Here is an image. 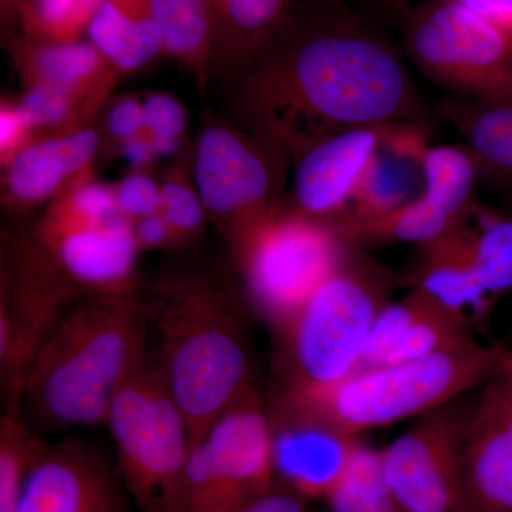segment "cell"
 <instances>
[{"instance_id":"1","label":"cell","mask_w":512,"mask_h":512,"mask_svg":"<svg viewBox=\"0 0 512 512\" xmlns=\"http://www.w3.org/2000/svg\"><path fill=\"white\" fill-rule=\"evenodd\" d=\"M244 106L266 146L293 160L353 128L429 120L402 50L350 8L308 0L241 70Z\"/></svg>"},{"instance_id":"2","label":"cell","mask_w":512,"mask_h":512,"mask_svg":"<svg viewBox=\"0 0 512 512\" xmlns=\"http://www.w3.org/2000/svg\"><path fill=\"white\" fill-rule=\"evenodd\" d=\"M151 303L93 296L76 303L45 343L20 394L26 423L40 431L106 424L123 383L147 357Z\"/></svg>"},{"instance_id":"3","label":"cell","mask_w":512,"mask_h":512,"mask_svg":"<svg viewBox=\"0 0 512 512\" xmlns=\"http://www.w3.org/2000/svg\"><path fill=\"white\" fill-rule=\"evenodd\" d=\"M151 308L160 339L154 362L194 446L252 386L244 329L222 293L195 279L164 282Z\"/></svg>"},{"instance_id":"4","label":"cell","mask_w":512,"mask_h":512,"mask_svg":"<svg viewBox=\"0 0 512 512\" xmlns=\"http://www.w3.org/2000/svg\"><path fill=\"white\" fill-rule=\"evenodd\" d=\"M503 349L473 340L424 359L359 369L326 386L284 389L276 409L359 437L423 416L484 386L500 370Z\"/></svg>"},{"instance_id":"5","label":"cell","mask_w":512,"mask_h":512,"mask_svg":"<svg viewBox=\"0 0 512 512\" xmlns=\"http://www.w3.org/2000/svg\"><path fill=\"white\" fill-rule=\"evenodd\" d=\"M393 286L386 266L349 245L335 271L279 330L284 389L326 386L356 372Z\"/></svg>"},{"instance_id":"6","label":"cell","mask_w":512,"mask_h":512,"mask_svg":"<svg viewBox=\"0 0 512 512\" xmlns=\"http://www.w3.org/2000/svg\"><path fill=\"white\" fill-rule=\"evenodd\" d=\"M106 426L138 512L180 511L191 434L154 360L146 357L120 387Z\"/></svg>"},{"instance_id":"7","label":"cell","mask_w":512,"mask_h":512,"mask_svg":"<svg viewBox=\"0 0 512 512\" xmlns=\"http://www.w3.org/2000/svg\"><path fill=\"white\" fill-rule=\"evenodd\" d=\"M232 239L249 301L278 332L335 271L349 247L333 222L276 208Z\"/></svg>"},{"instance_id":"8","label":"cell","mask_w":512,"mask_h":512,"mask_svg":"<svg viewBox=\"0 0 512 512\" xmlns=\"http://www.w3.org/2000/svg\"><path fill=\"white\" fill-rule=\"evenodd\" d=\"M407 57L451 96L512 101V37L457 0H424L404 13Z\"/></svg>"},{"instance_id":"9","label":"cell","mask_w":512,"mask_h":512,"mask_svg":"<svg viewBox=\"0 0 512 512\" xmlns=\"http://www.w3.org/2000/svg\"><path fill=\"white\" fill-rule=\"evenodd\" d=\"M275 481L271 414L252 384L191 447L178 512H237Z\"/></svg>"},{"instance_id":"10","label":"cell","mask_w":512,"mask_h":512,"mask_svg":"<svg viewBox=\"0 0 512 512\" xmlns=\"http://www.w3.org/2000/svg\"><path fill=\"white\" fill-rule=\"evenodd\" d=\"M80 289L37 241L16 249L0 293V380L5 412H18L36 356L76 303Z\"/></svg>"},{"instance_id":"11","label":"cell","mask_w":512,"mask_h":512,"mask_svg":"<svg viewBox=\"0 0 512 512\" xmlns=\"http://www.w3.org/2000/svg\"><path fill=\"white\" fill-rule=\"evenodd\" d=\"M471 409L456 400L380 450L384 478L399 512H454Z\"/></svg>"},{"instance_id":"12","label":"cell","mask_w":512,"mask_h":512,"mask_svg":"<svg viewBox=\"0 0 512 512\" xmlns=\"http://www.w3.org/2000/svg\"><path fill=\"white\" fill-rule=\"evenodd\" d=\"M471 409L454 512H512V373L501 365Z\"/></svg>"},{"instance_id":"13","label":"cell","mask_w":512,"mask_h":512,"mask_svg":"<svg viewBox=\"0 0 512 512\" xmlns=\"http://www.w3.org/2000/svg\"><path fill=\"white\" fill-rule=\"evenodd\" d=\"M36 241L77 288L94 296H133L140 247L128 218L92 222L53 210Z\"/></svg>"},{"instance_id":"14","label":"cell","mask_w":512,"mask_h":512,"mask_svg":"<svg viewBox=\"0 0 512 512\" xmlns=\"http://www.w3.org/2000/svg\"><path fill=\"white\" fill-rule=\"evenodd\" d=\"M194 171L202 204L229 222L232 235L274 208V171L268 158L228 128L204 130Z\"/></svg>"},{"instance_id":"15","label":"cell","mask_w":512,"mask_h":512,"mask_svg":"<svg viewBox=\"0 0 512 512\" xmlns=\"http://www.w3.org/2000/svg\"><path fill=\"white\" fill-rule=\"evenodd\" d=\"M120 474L77 440L47 446L30 471L16 512H134Z\"/></svg>"},{"instance_id":"16","label":"cell","mask_w":512,"mask_h":512,"mask_svg":"<svg viewBox=\"0 0 512 512\" xmlns=\"http://www.w3.org/2000/svg\"><path fill=\"white\" fill-rule=\"evenodd\" d=\"M269 414L276 480L309 501L328 500L355 456L359 437L276 407Z\"/></svg>"},{"instance_id":"17","label":"cell","mask_w":512,"mask_h":512,"mask_svg":"<svg viewBox=\"0 0 512 512\" xmlns=\"http://www.w3.org/2000/svg\"><path fill=\"white\" fill-rule=\"evenodd\" d=\"M430 124L429 120L386 124L375 153L360 175L348 211L333 221L382 217L420 198Z\"/></svg>"},{"instance_id":"18","label":"cell","mask_w":512,"mask_h":512,"mask_svg":"<svg viewBox=\"0 0 512 512\" xmlns=\"http://www.w3.org/2000/svg\"><path fill=\"white\" fill-rule=\"evenodd\" d=\"M384 127L353 128L306 150L296 160L293 210L326 221L345 214Z\"/></svg>"},{"instance_id":"19","label":"cell","mask_w":512,"mask_h":512,"mask_svg":"<svg viewBox=\"0 0 512 512\" xmlns=\"http://www.w3.org/2000/svg\"><path fill=\"white\" fill-rule=\"evenodd\" d=\"M464 225L419 247L409 282L413 291L468 326L490 296L478 281Z\"/></svg>"},{"instance_id":"20","label":"cell","mask_w":512,"mask_h":512,"mask_svg":"<svg viewBox=\"0 0 512 512\" xmlns=\"http://www.w3.org/2000/svg\"><path fill=\"white\" fill-rule=\"evenodd\" d=\"M295 0H211L212 64L244 70L279 35Z\"/></svg>"},{"instance_id":"21","label":"cell","mask_w":512,"mask_h":512,"mask_svg":"<svg viewBox=\"0 0 512 512\" xmlns=\"http://www.w3.org/2000/svg\"><path fill=\"white\" fill-rule=\"evenodd\" d=\"M99 147V136L87 128L23 147L8 163L9 197L19 205L47 200L93 160Z\"/></svg>"},{"instance_id":"22","label":"cell","mask_w":512,"mask_h":512,"mask_svg":"<svg viewBox=\"0 0 512 512\" xmlns=\"http://www.w3.org/2000/svg\"><path fill=\"white\" fill-rule=\"evenodd\" d=\"M437 113L466 138L481 180L512 195V101L483 103L448 96Z\"/></svg>"},{"instance_id":"23","label":"cell","mask_w":512,"mask_h":512,"mask_svg":"<svg viewBox=\"0 0 512 512\" xmlns=\"http://www.w3.org/2000/svg\"><path fill=\"white\" fill-rule=\"evenodd\" d=\"M86 36L110 66L121 72L141 69L165 53L163 33L148 0H104Z\"/></svg>"},{"instance_id":"24","label":"cell","mask_w":512,"mask_h":512,"mask_svg":"<svg viewBox=\"0 0 512 512\" xmlns=\"http://www.w3.org/2000/svg\"><path fill=\"white\" fill-rule=\"evenodd\" d=\"M32 84H46L79 97L110 63L89 40L56 42L25 36L16 46Z\"/></svg>"},{"instance_id":"25","label":"cell","mask_w":512,"mask_h":512,"mask_svg":"<svg viewBox=\"0 0 512 512\" xmlns=\"http://www.w3.org/2000/svg\"><path fill=\"white\" fill-rule=\"evenodd\" d=\"M330 222L338 228L349 245L362 249L372 245L392 244H414L421 247L466 224L439 210L423 195L382 217Z\"/></svg>"},{"instance_id":"26","label":"cell","mask_w":512,"mask_h":512,"mask_svg":"<svg viewBox=\"0 0 512 512\" xmlns=\"http://www.w3.org/2000/svg\"><path fill=\"white\" fill-rule=\"evenodd\" d=\"M423 197L454 220L467 222L476 212L480 167L464 146H430L423 163Z\"/></svg>"},{"instance_id":"27","label":"cell","mask_w":512,"mask_h":512,"mask_svg":"<svg viewBox=\"0 0 512 512\" xmlns=\"http://www.w3.org/2000/svg\"><path fill=\"white\" fill-rule=\"evenodd\" d=\"M167 55L204 79L212 66L211 0H148Z\"/></svg>"},{"instance_id":"28","label":"cell","mask_w":512,"mask_h":512,"mask_svg":"<svg viewBox=\"0 0 512 512\" xmlns=\"http://www.w3.org/2000/svg\"><path fill=\"white\" fill-rule=\"evenodd\" d=\"M477 224L466 228L471 261L488 296L512 292V214L478 208Z\"/></svg>"},{"instance_id":"29","label":"cell","mask_w":512,"mask_h":512,"mask_svg":"<svg viewBox=\"0 0 512 512\" xmlns=\"http://www.w3.org/2000/svg\"><path fill=\"white\" fill-rule=\"evenodd\" d=\"M49 444L40 439L20 412H3L0 420V512L18 511L32 468Z\"/></svg>"},{"instance_id":"30","label":"cell","mask_w":512,"mask_h":512,"mask_svg":"<svg viewBox=\"0 0 512 512\" xmlns=\"http://www.w3.org/2000/svg\"><path fill=\"white\" fill-rule=\"evenodd\" d=\"M326 503L330 512H399L384 478L379 451L360 441L345 476Z\"/></svg>"},{"instance_id":"31","label":"cell","mask_w":512,"mask_h":512,"mask_svg":"<svg viewBox=\"0 0 512 512\" xmlns=\"http://www.w3.org/2000/svg\"><path fill=\"white\" fill-rule=\"evenodd\" d=\"M104 0H22L16 10L25 36L74 42L82 39Z\"/></svg>"},{"instance_id":"32","label":"cell","mask_w":512,"mask_h":512,"mask_svg":"<svg viewBox=\"0 0 512 512\" xmlns=\"http://www.w3.org/2000/svg\"><path fill=\"white\" fill-rule=\"evenodd\" d=\"M144 134L156 154L173 153L183 136L187 116L180 101L167 94H153L143 103Z\"/></svg>"},{"instance_id":"33","label":"cell","mask_w":512,"mask_h":512,"mask_svg":"<svg viewBox=\"0 0 512 512\" xmlns=\"http://www.w3.org/2000/svg\"><path fill=\"white\" fill-rule=\"evenodd\" d=\"M77 96L46 84H32L18 104L29 127H55L66 123L74 113Z\"/></svg>"},{"instance_id":"34","label":"cell","mask_w":512,"mask_h":512,"mask_svg":"<svg viewBox=\"0 0 512 512\" xmlns=\"http://www.w3.org/2000/svg\"><path fill=\"white\" fill-rule=\"evenodd\" d=\"M204 204L200 194L178 181H167L161 187L160 214L170 225L174 238H188L204 221Z\"/></svg>"},{"instance_id":"35","label":"cell","mask_w":512,"mask_h":512,"mask_svg":"<svg viewBox=\"0 0 512 512\" xmlns=\"http://www.w3.org/2000/svg\"><path fill=\"white\" fill-rule=\"evenodd\" d=\"M55 210L77 220L92 222H111L128 218L117 204L116 191L97 183L84 184L77 188L62 204L57 205Z\"/></svg>"},{"instance_id":"36","label":"cell","mask_w":512,"mask_h":512,"mask_svg":"<svg viewBox=\"0 0 512 512\" xmlns=\"http://www.w3.org/2000/svg\"><path fill=\"white\" fill-rule=\"evenodd\" d=\"M116 200L120 210L131 221L141 220L160 212L161 187L148 175L131 174L121 181L116 190Z\"/></svg>"},{"instance_id":"37","label":"cell","mask_w":512,"mask_h":512,"mask_svg":"<svg viewBox=\"0 0 512 512\" xmlns=\"http://www.w3.org/2000/svg\"><path fill=\"white\" fill-rule=\"evenodd\" d=\"M311 501L276 480L268 490L237 512H308Z\"/></svg>"},{"instance_id":"38","label":"cell","mask_w":512,"mask_h":512,"mask_svg":"<svg viewBox=\"0 0 512 512\" xmlns=\"http://www.w3.org/2000/svg\"><path fill=\"white\" fill-rule=\"evenodd\" d=\"M107 128L111 136L124 143L143 134V103L136 100L119 101L107 116Z\"/></svg>"},{"instance_id":"39","label":"cell","mask_w":512,"mask_h":512,"mask_svg":"<svg viewBox=\"0 0 512 512\" xmlns=\"http://www.w3.org/2000/svg\"><path fill=\"white\" fill-rule=\"evenodd\" d=\"M32 128L19 113L18 107H3L0 114V148L3 160H12L22 150L23 141Z\"/></svg>"},{"instance_id":"40","label":"cell","mask_w":512,"mask_h":512,"mask_svg":"<svg viewBox=\"0 0 512 512\" xmlns=\"http://www.w3.org/2000/svg\"><path fill=\"white\" fill-rule=\"evenodd\" d=\"M478 18L512 37V0H457Z\"/></svg>"},{"instance_id":"41","label":"cell","mask_w":512,"mask_h":512,"mask_svg":"<svg viewBox=\"0 0 512 512\" xmlns=\"http://www.w3.org/2000/svg\"><path fill=\"white\" fill-rule=\"evenodd\" d=\"M134 234L140 249L160 248L170 239H175L170 225L160 212L137 220L134 224Z\"/></svg>"},{"instance_id":"42","label":"cell","mask_w":512,"mask_h":512,"mask_svg":"<svg viewBox=\"0 0 512 512\" xmlns=\"http://www.w3.org/2000/svg\"><path fill=\"white\" fill-rule=\"evenodd\" d=\"M124 156H126L131 164L144 165L147 164L151 158L157 156V154L156 151H154L150 138L143 133L124 143Z\"/></svg>"},{"instance_id":"43","label":"cell","mask_w":512,"mask_h":512,"mask_svg":"<svg viewBox=\"0 0 512 512\" xmlns=\"http://www.w3.org/2000/svg\"><path fill=\"white\" fill-rule=\"evenodd\" d=\"M372 2L400 15H404L410 9V0H372Z\"/></svg>"},{"instance_id":"44","label":"cell","mask_w":512,"mask_h":512,"mask_svg":"<svg viewBox=\"0 0 512 512\" xmlns=\"http://www.w3.org/2000/svg\"><path fill=\"white\" fill-rule=\"evenodd\" d=\"M20 2H22V0H2L3 16H10L12 13H16Z\"/></svg>"},{"instance_id":"45","label":"cell","mask_w":512,"mask_h":512,"mask_svg":"<svg viewBox=\"0 0 512 512\" xmlns=\"http://www.w3.org/2000/svg\"><path fill=\"white\" fill-rule=\"evenodd\" d=\"M501 365L505 367V369L510 370L512 373V350L503 349V355H501Z\"/></svg>"},{"instance_id":"46","label":"cell","mask_w":512,"mask_h":512,"mask_svg":"<svg viewBox=\"0 0 512 512\" xmlns=\"http://www.w3.org/2000/svg\"><path fill=\"white\" fill-rule=\"evenodd\" d=\"M316 2L328 3V5L339 6V8H349L348 0H316Z\"/></svg>"}]
</instances>
